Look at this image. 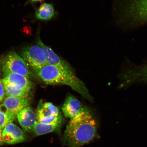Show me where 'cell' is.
I'll list each match as a JSON object with an SVG mask.
<instances>
[{
  "mask_svg": "<svg viewBox=\"0 0 147 147\" xmlns=\"http://www.w3.org/2000/svg\"><path fill=\"white\" fill-rule=\"evenodd\" d=\"M2 137L3 142L12 144L23 142L26 138V136L21 129L11 123L3 129Z\"/></svg>",
  "mask_w": 147,
  "mask_h": 147,
  "instance_id": "8",
  "label": "cell"
},
{
  "mask_svg": "<svg viewBox=\"0 0 147 147\" xmlns=\"http://www.w3.org/2000/svg\"><path fill=\"white\" fill-rule=\"evenodd\" d=\"M96 121L86 109L69 121L63 140L69 147H81L94 139L97 134Z\"/></svg>",
  "mask_w": 147,
  "mask_h": 147,
  "instance_id": "1",
  "label": "cell"
},
{
  "mask_svg": "<svg viewBox=\"0 0 147 147\" xmlns=\"http://www.w3.org/2000/svg\"><path fill=\"white\" fill-rule=\"evenodd\" d=\"M1 105L8 111L17 115L21 110L29 105L28 97L6 96Z\"/></svg>",
  "mask_w": 147,
  "mask_h": 147,
  "instance_id": "12",
  "label": "cell"
},
{
  "mask_svg": "<svg viewBox=\"0 0 147 147\" xmlns=\"http://www.w3.org/2000/svg\"><path fill=\"white\" fill-rule=\"evenodd\" d=\"M4 86L5 94L6 96L28 97L29 92L18 89L5 83H3Z\"/></svg>",
  "mask_w": 147,
  "mask_h": 147,
  "instance_id": "17",
  "label": "cell"
},
{
  "mask_svg": "<svg viewBox=\"0 0 147 147\" xmlns=\"http://www.w3.org/2000/svg\"><path fill=\"white\" fill-rule=\"evenodd\" d=\"M5 94L4 86L2 81L0 80V102L2 100Z\"/></svg>",
  "mask_w": 147,
  "mask_h": 147,
  "instance_id": "18",
  "label": "cell"
},
{
  "mask_svg": "<svg viewBox=\"0 0 147 147\" xmlns=\"http://www.w3.org/2000/svg\"><path fill=\"white\" fill-rule=\"evenodd\" d=\"M2 81L3 83L28 92L30 91L32 87V83L28 78L18 74H7Z\"/></svg>",
  "mask_w": 147,
  "mask_h": 147,
  "instance_id": "10",
  "label": "cell"
},
{
  "mask_svg": "<svg viewBox=\"0 0 147 147\" xmlns=\"http://www.w3.org/2000/svg\"><path fill=\"white\" fill-rule=\"evenodd\" d=\"M18 122L25 131L30 132L36 122V116L32 108L28 107L17 114Z\"/></svg>",
  "mask_w": 147,
  "mask_h": 147,
  "instance_id": "11",
  "label": "cell"
},
{
  "mask_svg": "<svg viewBox=\"0 0 147 147\" xmlns=\"http://www.w3.org/2000/svg\"><path fill=\"white\" fill-rule=\"evenodd\" d=\"M16 115L8 111L3 106L0 105V130H2L7 125L14 121Z\"/></svg>",
  "mask_w": 147,
  "mask_h": 147,
  "instance_id": "16",
  "label": "cell"
},
{
  "mask_svg": "<svg viewBox=\"0 0 147 147\" xmlns=\"http://www.w3.org/2000/svg\"><path fill=\"white\" fill-rule=\"evenodd\" d=\"M61 124L62 123L51 124H45L37 121L33 131L36 136L45 135L58 131L60 128Z\"/></svg>",
  "mask_w": 147,
  "mask_h": 147,
  "instance_id": "15",
  "label": "cell"
},
{
  "mask_svg": "<svg viewBox=\"0 0 147 147\" xmlns=\"http://www.w3.org/2000/svg\"><path fill=\"white\" fill-rule=\"evenodd\" d=\"M121 19L131 25L147 22V0H125L122 3Z\"/></svg>",
  "mask_w": 147,
  "mask_h": 147,
  "instance_id": "3",
  "label": "cell"
},
{
  "mask_svg": "<svg viewBox=\"0 0 147 147\" xmlns=\"http://www.w3.org/2000/svg\"><path fill=\"white\" fill-rule=\"evenodd\" d=\"M37 44L45 51L47 64L55 66L71 74H75L69 63L59 56L50 47L45 45L39 38H38Z\"/></svg>",
  "mask_w": 147,
  "mask_h": 147,
  "instance_id": "7",
  "label": "cell"
},
{
  "mask_svg": "<svg viewBox=\"0 0 147 147\" xmlns=\"http://www.w3.org/2000/svg\"><path fill=\"white\" fill-rule=\"evenodd\" d=\"M21 55L29 67L34 71L41 69L47 64L45 51L38 45L23 47Z\"/></svg>",
  "mask_w": 147,
  "mask_h": 147,
  "instance_id": "6",
  "label": "cell"
},
{
  "mask_svg": "<svg viewBox=\"0 0 147 147\" xmlns=\"http://www.w3.org/2000/svg\"><path fill=\"white\" fill-rule=\"evenodd\" d=\"M32 3H36L38 2H42L44 0H29Z\"/></svg>",
  "mask_w": 147,
  "mask_h": 147,
  "instance_id": "20",
  "label": "cell"
},
{
  "mask_svg": "<svg viewBox=\"0 0 147 147\" xmlns=\"http://www.w3.org/2000/svg\"><path fill=\"white\" fill-rule=\"evenodd\" d=\"M2 69L5 75L10 73H16L29 79L31 75L26 62L14 51L9 53L5 56L3 61Z\"/></svg>",
  "mask_w": 147,
  "mask_h": 147,
  "instance_id": "5",
  "label": "cell"
},
{
  "mask_svg": "<svg viewBox=\"0 0 147 147\" xmlns=\"http://www.w3.org/2000/svg\"><path fill=\"white\" fill-rule=\"evenodd\" d=\"M86 109L80 101L71 95L67 96L62 107L64 115L70 119L76 116L81 112Z\"/></svg>",
  "mask_w": 147,
  "mask_h": 147,
  "instance_id": "9",
  "label": "cell"
},
{
  "mask_svg": "<svg viewBox=\"0 0 147 147\" xmlns=\"http://www.w3.org/2000/svg\"><path fill=\"white\" fill-rule=\"evenodd\" d=\"M34 71L46 84L69 86L84 98L90 102L93 101L92 97L90 94L85 84L75 74H71L55 66L48 64Z\"/></svg>",
  "mask_w": 147,
  "mask_h": 147,
  "instance_id": "2",
  "label": "cell"
},
{
  "mask_svg": "<svg viewBox=\"0 0 147 147\" xmlns=\"http://www.w3.org/2000/svg\"><path fill=\"white\" fill-rule=\"evenodd\" d=\"M55 12L51 3H45L42 4L36 11L37 19L42 21H49L55 17Z\"/></svg>",
  "mask_w": 147,
  "mask_h": 147,
  "instance_id": "14",
  "label": "cell"
},
{
  "mask_svg": "<svg viewBox=\"0 0 147 147\" xmlns=\"http://www.w3.org/2000/svg\"><path fill=\"white\" fill-rule=\"evenodd\" d=\"M61 114L58 108L52 103L45 102L38 108L36 117L37 121Z\"/></svg>",
  "mask_w": 147,
  "mask_h": 147,
  "instance_id": "13",
  "label": "cell"
},
{
  "mask_svg": "<svg viewBox=\"0 0 147 147\" xmlns=\"http://www.w3.org/2000/svg\"><path fill=\"white\" fill-rule=\"evenodd\" d=\"M119 77V89L138 83L147 84V63L142 65L128 66L123 69Z\"/></svg>",
  "mask_w": 147,
  "mask_h": 147,
  "instance_id": "4",
  "label": "cell"
},
{
  "mask_svg": "<svg viewBox=\"0 0 147 147\" xmlns=\"http://www.w3.org/2000/svg\"><path fill=\"white\" fill-rule=\"evenodd\" d=\"M3 142L2 137V130H0V145L3 144Z\"/></svg>",
  "mask_w": 147,
  "mask_h": 147,
  "instance_id": "19",
  "label": "cell"
}]
</instances>
